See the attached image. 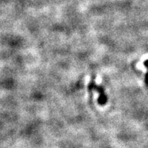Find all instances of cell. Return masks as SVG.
<instances>
[{"instance_id": "cell-1", "label": "cell", "mask_w": 148, "mask_h": 148, "mask_svg": "<svg viewBox=\"0 0 148 148\" xmlns=\"http://www.w3.org/2000/svg\"><path fill=\"white\" fill-rule=\"evenodd\" d=\"M88 89L90 90H95L99 92V97L98 98V103H99V105L101 106H103L105 105L108 101V97L105 94V91H104V88H103L102 86H97L95 84L94 82H91L89 83L88 86Z\"/></svg>"}]
</instances>
